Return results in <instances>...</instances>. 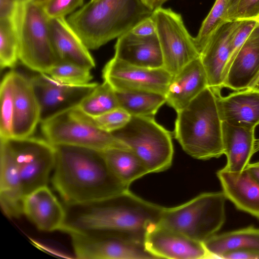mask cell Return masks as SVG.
<instances>
[{"mask_svg":"<svg viewBox=\"0 0 259 259\" xmlns=\"http://www.w3.org/2000/svg\"><path fill=\"white\" fill-rule=\"evenodd\" d=\"M52 185L67 206L98 202L129 190L112 171L103 151L55 146Z\"/></svg>","mask_w":259,"mask_h":259,"instance_id":"cell-1","label":"cell"},{"mask_svg":"<svg viewBox=\"0 0 259 259\" xmlns=\"http://www.w3.org/2000/svg\"><path fill=\"white\" fill-rule=\"evenodd\" d=\"M67 207L74 211L71 214L67 213L62 229L117 231L144 239L148 228L159 223L163 209L129 190L94 203Z\"/></svg>","mask_w":259,"mask_h":259,"instance_id":"cell-2","label":"cell"},{"mask_svg":"<svg viewBox=\"0 0 259 259\" xmlns=\"http://www.w3.org/2000/svg\"><path fill=\"white\" fill-rule=\"evenodd\" d=\"M153 11L140 0H90L66 18L89 50L128 32Z\"/></svg>","mask_w":259,"mask_h":259,"instance_id":"cell-3","label":"cell"},{"mask_svg":"<svg viewBox=\"0 0 259 259\" xmlns=\"http://www.w3.org/2000/svg\"><path fill=\"white\" fill-rule=\"evenodd\" d=\"M177 113L174 137L185 152L200 160L224 154L222 121L216 95L210 88H206Z\"/></svg>","mask_w":259,"mask_h":259,"instance_id":"cell-4","label":"cell"},{"mask_svg":"<svg viewBox=\"0 0 259 259\" xmlns=\"http://www.w3.org/2000/svg\"><path fill=\"white\" fill-rule=\"evenodd\" d=\"M14 19L19 61L30 70L48 74L60 62L52 41L49 18L35 0H24Z\"/></svg>","mask_w":259,"mask_h":259,"instance_id":"cell-5","label":"cell"},{"mask_svg":"<svg viewBox=\"0 0 259 259\" xmlns=\"http://www.w3.org/2000/svg\"><path fill=\"white\" fill-rule=\"evenodd\" d=\"M226 199L223 192L202 193L181 205L163 207L158 224L204 242L225 223Z\"/></svg>","mask_w":259,"mask_h":259,"instance_id":"cell-6","label":"cell"},{"mask_svg":"<svg viewBox=\"0 0 259 259\" xmlns=\"http://www.w3.org/2000/svg\"><path fill=\"white\" fill-rule=\"evenodd\" d=\"M44 138L55 146L66 145L105 151L113 148L131 150L113 134L104 131L77 106L40 123Z\"/></svg>","mask_w":259,"mask_h":259,"instance_id":"cell-7","label":"cell"},{"mask_svg":"<svg viewBox=\"0 0 259 259\" xmlns=\"http://www.w3.org/2000/svg\"><path fill=\"white\" fill-rule=\"evenodd\" d=\"M111 133L142 160L149 173L170 167L174 155L171 135L154 117L132 116L125 125Z\"/></svg>","mask_w":259,"mask_h":259,"instance_id":"cell-8","label":"cell"},{"mask_svg":"<svg viewBox=\"0 0 259 259\" xmlns=\"http://www.w3.org/2000/svg\"><path fill=\"white\" fill-rule=\"evenodd\" d=\"M70 238L76 257L80 259L156 258L145 248L144 238L110 231H80L63 228Z\"/></svg>","mask_w":259,"mask_h":259,"instance_id":"cell-9","label":"cell"},{"mask_svg":"<svg viewBox=\"0 0 259 259\" xmlns=\"http://www.w3.org/2000/svg\"><path fill=\"white\" fill-rule=\"evenodd\" d=\"M0 140L6 142L15 161L25 197L48 185L56 163L55 145L32 136Z\"/></svg>","mask_w":259,"mask_h":259,"instance_id":"cell-10","label":"cell"},{"mask_svg":"<svg viewBox=\"0 0 259 259\" xmlns=\"http://www.w3.org/2000/svg\"><path fill=\"white\" fill-rule=\"evenodd\" d=\"M151 16L156 25L163 68L173 76L200 55L180 14L160 7Z\"/></svg>","mask_w":259,"mask_h":259,"instance_id":"cell-11","label":"cell"},{"mask_svg":"<svg viewBox=\"0 0 259 259\" xmlns=\"http://www.w3.org/2000/svg\"><path fill=\"white\" fill-rule=\"evenodd\" d=\"M102 77L115 92L145 91L164 95L172 78L164 68L135 66L114 56L105 64Z\"/></svg>","mask_w":259,"mask_h":259,"instance_id":"cell-12","label":"cell"},{"mask_svg":"<svg viewBox=\"0 0 259 259\" xmlns=\"http://www.w3.org/2000/svg\"><path fill=\"white\" fill-rule=\"evenodd\" d=\"M30 80L40 105V122L77 106L99 84L96 82L79 85L65 84L44 73H38Z\"/></svg>","mask_w":259,"mask_h":259,"instance_id":"cell-13","label":"cell"},{"mask_svg":"<svg viewBox=\"0 0 259 259\" xmlns=\"http://www.w3.org/2000/svg\"><path fill=\"white\" fill-rule=\"evenodd\" d=\"M144 243L146 249L156 258H212L203 242L158 224L148 228Z\"/></svg>","mask_w":259,"mask_h":259,"instance_id":"cell-14","label":"cell"},{"mask_svg":"<svg viewBox=\"0 0 259 259\" xmlns=\"http://www.w3.org/2000/svg\"><path fill=\"white\" fill-rule=\"evenodd\" d=\"M23 214L39 230L61 231L67 219V210L48 186L25 196Z\"/></svg>","mask_w":259,"mask_h":259,"instance_id":"cell-15","label":"cell"},{"mask_svg":"<svg viewBox=\"0 0 259 259\" xmlns=\"http://www.w3.org/2000/svg\"><path fill=\"white\" fill-rule=\"evenodd\" d=\"M237 21H226L212 34L200 54L210 88L216 95L223 88L224 72L230 56L231 32Z\"/></svg>","mask_w":259,"mask_h":259,"instance_id":"cell-16","label":"cell"},{"mask_svg":"<svg viewBox=\"0 0 259 259\" xmlns=\"http://www.w3.org/2000/svg\"><path fill=\"white\" fill-rule=\"evenodd\" d=\"M13 138L32 136L40 122V108L30 78L14 70Z\"/></svg>","mask_w":259,"mask_h":259,"instance_id":"cell-17","label":"cell"},{"mask_svg":"<svg viewBox=\"0 0 259 259\" xmlns=\"http://www.w3.org/2000/svg\"><path fill=\"white\" fill-rule=\"evenodd\" d=\"M216 103L222 122L254 129L259 125V91L246 89L225 97L216 95Z\"/></svg>","mask_w":259,"mask_h":259,"instance_id":"cell-18","label":"cell"},{"mask_svg":"<svg viewBox=\"0 0 259 259\" xmlns=\"http://www.w3.org/2000/svg\"><path fill=\"white\" fill-rule=\"evenodd\" d=\"M207 87V77L200 56L172 76L165 94L166 103L178 112Z\"/></svg>","mask_w":259,"mask_h":259,"instance_id":"cell-19","label":"cell"},{"mask_svg":"<svg viewBox=\"0 0 259 259\" xmlns=\"http://www.w3.org/2000/svg\"><path fill=\"white\" fill-rule=\"evenodd\" d=\"M259 75V23L239 50L223 82V88L235 91L249 88Z\"/></svg>","mask_w":259,"mask_h":259,"instance_id":"cell-20","label":"cell"},{"mask_svg":"<svg viewBox=\"0 0 259 259\" xmlns=\"http://www.w3.org/2000/svg\"><path fill=\"white\" fill-rule=\"evenodd\" d=\"M217 176L227 199L238 209L259 219V182L245 168L239 172L219 170Z\"/></svg>","mask_w":259,"mask_h":259,"instance_id":"cell-21","label":"cell"},{"mask_svg":"<svg viewBox=\"0 0 259 259\" xmlns=\"http://www.w3.org/2000/svg\"><path fill=\"white\" fill-rule=\"evenodd\" d=\"M114 50V57L128 64L149 68H163L157 34L139 36L128 31L117 38Z\"/></svg>","mask_w":259,"mask_h":259,"instance_id":"cell-22","label":"cell"},{"mask_svg":"<svg viewBox=\"0 0 259 259\" xmlns=\"http://www.w3.org/2000/svg\"><path fill=\"white\" fill-rule=\"evenodd\" d=\"M0 204L9 218L23 214L25 197L16 163L6 142L0 140Z\"/></svg>","mask_w":259,"mask_h":259,"instance_id":"cell-23","label":"cell"},{"mask_svg":"<svg viewBox=\"0 0 259 259\" xmlns=\"http://www.w3.org/2000/svg\"><path fill=\"white\" fill-rule=\"evenodd\" d=\"M53 45L60 62H69L89 69L95 67L89 50L71 28L66 18L50 19Z\"/></svg>","mask_w":259,"mask_h":259,"instance_id":"cell-24","label":"cell"},{"mask_svg":"<svg viewBox=\"0 0 259 259\" xmlns=\"http://www.w3.org/2000/svg\"><path fill=\"white\" fill-rule=\"evenodd\" d=\"M254 130L222 122L224 154L227 158L223 170L239 172L246 167L252 155L257 151Z\"/></svg>","mask_w":259,"mask_h":259,"instance_id":"cell-25","label":"cell"},{"mask_svg":"<svg viewBox=\"0 0 259 259\" xmlns=\"http://www.w3.org/2000/svg\"><path fill=\"white\" fill-rule=\"evenodd\" d=\"M203 243L212 258H220L224 254L236 250H259V229L249 227L215 234Z\"/></svg>","mask_w":259,"mask_h":259,"instance_id":"cell-26","label":"cell"},{"mask_svg":"<svg viewBox=\"0 0 259 259\" xmlns=\"http://www.w3.org/2000/svg\"><path fill=\"white\" fill-rule=\"evenodd\" d=\"M103 152L112 171L128 186L149 174L142 160L131 150L113 148Z\"/></svg>","mask_w":259,"mask_h":259,"instance_id":"cell-27","label":"cell"},{"mask_svg":"<svg viewBox=\"0 0 259 259\" xmlns=\"http://www.w3.org/2000/svg\"><path fill=\"white\" fill-rule=\"evenodd\" d=\"M119 107L131 116L154 117L166 103L165 95L150 92H116Z\"/></svg>","mask_w":259,"mask_h":259,"instance_id":"cell-28","label":"cell"},{"mask_svg":"<svg viewBox=\"0 0 259 259\" xmlns=\"http://www.w3.org/2000/svg\"><path fill=\"white\" fill-rule=\"evenodd\" d=\"M84 114L95 117L119 107L116 92L107 81L97 86L77 106Z\"/></svg>","mask_w":259,"mask_h":259,"instance_id":"cell-29","label":"cell"},{"mask_svg":"<svg viewBox=\"0 0 259 259\" xmlns=\"http://www.w3.org/2000/svg\"><path fill=\"white\" fill-rule=\"evenodd\" d=\"M0 139L13 138L14 115V70L7 72L0 86Z\"/></svg>","mask_w":259,"mask_h":259,"instance_id":"cell-30","label":"cell"},{"mask_svg":"<svg viewBox=\"0 0 259 259\" xmlns=\"http://www.w3.org/2000/svg\"><path fill=\"white\" fill-rule=\"evenodd\" d=\"M19 60V41L14 17L0 19L1 70L14 68Z\"/></svg>","mask_w":259,"mask_h":259,"instance_id":"cell-31","label":"cell"},{"mask_svg":"<svg viewBox=\"0 0 259 259\" xmlns=\"http://www.w3.org/2000/svg\"><path fill=\"white\" fill-rule=\"evenodd\" d=\"M229 0H215L209 13L203 21L197 35L194 37L200 55L215 30L226 21Z\"/></svg>","mask_w":259,"mask_h":259,"instance_id":"cell-32","label":"cell"},{"mask_svg":"<svg viewBox=\"0 0 259 259\" xmlns=\"http://www.w3.org/2000/svg\"><path fill=\"white\" fill-rule=\"evenodd\" d=\"M48 74L56 80L70 85H84L93 79L91 69L69 62H59Z\"/></svg>","mask_w":259,"mask_h":259,"instance_id":"cell-33","label":"cell"},{"mask_svg":"<svg viewBox=\"0 0 259 259\" xmlns=\"http://www.w3.org/2000/svg\"><path fill=\"white\" fill-rule=\"evenodd\" d=\"M257 23V20L253 19L237 21L236 24L231 34L230 40V56L224 72V80L236 55Z\"/></svg>","mask_w":259,"mask_h":259,"instance_id":"cell-34","label":"cell"},{"mask_svg":"<svg viewBox=\"0 0 259 259\" xmlns=\"http://www.w3.org/2000/svg\"><path fill=\"white\" fill-rule=\"evenodd\" d=\"M50 19L65 18L83 5V0H35Z\"/></svg>","mask_w":259,"mask_h":259,"instance_id":"cell-35","label":"cell"},{"mask_svg":"<svg viewBox=\"0 0 259 259\" xmlns=\"http://www.w3.org/2000/svg\"><path fill=\"white\" fill-rule=\"evenodd\" d=\"M131 117L126 110L118 107L100 115L91 117L97 127L111 133L125 125Z\"/></svg>","mask_w":259,"mask_h":259,"instance_id":"cell-36","label":"cell"},{"mask_svg":"<svg viewBox=\"0 0 259 259\" xmlns=\"http://www.w3.org/2000/svg\"><path fill=\"white\" fill-rule=\"evenodd\" d=\"M259 18V0H238L227 10L226 21L257 20Z\"/></svg>","mask_w":259,"mask_h":259,"instance_id":"cell-37","label":"cell"},{"mask_svg":"<svg viewBox=\"0 0 259 259\" xmlns=\"http://www.w3.org/2000/svg\"><path fill=\"white\" fill-rule=\"evenodd\" d=\"M129 31L139 36L153 35L156 34V23L151 15L141 20Z\"/></svg>","mask_w":259,"mask_h":259,"instance_id":"cell-38","label":"cell"},{"mask_svg":"<svg viewBox=\"0 0 259 259\" xmlns=\"http://www.w3.org/2000/svg\"><path fill=\"white\" fill-rule=\"evenodd\" d=\"M24 0H0V19L12 18Z\"/></svg>","mask_w":259,"mask_h":259,"instance_id":"cell-39","label":"cell"},{"mask_svg":"<svg viewBox=\"0 0 259 259\" xmlns=\"http://www.w3.org/2000/svg\"><path fill=\"white\" fill-rule=\"evenodd\" d=\"M220 258L223 259H259V250L243 249L227 252Z\"/></svg>","mask_w":259,"mask_h":259,"instance_id":"cell-40","label":"cell"},{"mask_svg":"<svg viewBox=\"0 0 259 259\" xmlns=\"http://www.w3.org/2000/svg\"><path fill=\"white\" fill-rule=\"evenodd\" d=\"M246 168L259 182V161L253 163H249Z\"/></svg>","mask_w":259,"mask_h":259,"instance_id":"cell-41","label":"cell"},{"mask_svg":"<svg viewBox=\"0 0 259 259\" xmlns=\"http://www.w3.org/2000/svg\"><path fill=\"white\" fill-rule=\"evenodd\" d=\"M149 9L153 11L155 9V0H140Z\"/></svg>","mask_w":259,"mask_h":259,"instance_id":"cell-42","label":"cell"},{"mask_svg":"<svg viewBox=\"0 0 259 259\" xmlns=\"http://www.w3.org/2000/svg\"><path fill=\"white\" fill-rule=\"evenodd\" d=\"M248 89H251L259 91V75L252 84Z\"/></svg>","mask_w":259,"mask_h":259,"instance_id":"cell-43","label":"cell"},{"mask_svg":"<svg viewBox=\"0 0 259 259\" xmlns=\"http://www.w3.org/2000/svg\"><path fill=\"white\" fill-rule=\"evenodd\" d=\"M167 0H155V9L161 7L162 5Z\"/></svg>","mask_w":259,"mask_h":259,"instance_id":"cell-44","label":"cell"},{"mask_svg":"<svg viewBox=\"0 0 259 259\" xmlns=\"http://www.w3.org/2000/svg\"><path fill=\"white\" fill-rule=\"evenodd\" d=\"M238 0H229L228 10L231 8Z\"/></svg>","mask_w":259,"mask_h":259,"instance_id":"cell-45","label":"cell"},{"mask_svg":"<svg viewBox=\"0 0 259 259\" xmlns=\"http://www.w3.org/2000/svg\"><path fill=\"white\" fill-rule=\"evenodd\" d=\"M257 151L259 150V139L257 140Z\"/></svg>","mask_w":259,"mask_h":259,"instance_id":"cell-46","label":"cell"},{"mask_svg":"<svg viewBox=\"0 0 259 259\" xmlns=\"http://www.w3.org/2000/svg\"><path fill=\"white\" fill-rule=\"evenodd\" d=\"M257 22L259 23V18L257 19Z\"/></svg>","mask_w":259,"mask_h":259,"instance_id":"cell-47","label":"cell"}]
</instances>
